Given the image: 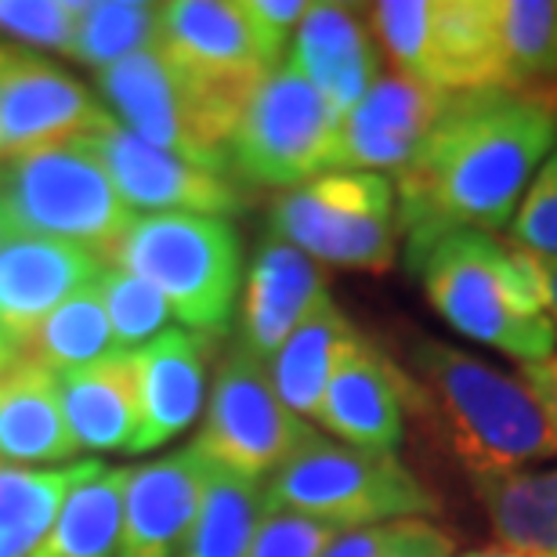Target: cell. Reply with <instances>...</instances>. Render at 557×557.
<instances>
[{
    "mask_svg": "<svg viewBox=\"0 0 557 557\" xmlns=\"http://www.w3.org/2000/svg\"><path fill=\"white\" fill-rule=\"evenodd\" d=\"M554 149L557 106L547 98L453 95L420 152L392 177L406 250L445 232L496 236Z\"/></svg>",
    "mask_w": 557,
    "mask_h": 557,
    "instance_id": "cell-1",
    "label": "cell"
},
{
    "mask_svg": "<svg viewBox=\"0 0 557 557\" xmlns=\"http://www.w3.org/2000/svg\"><path fill=\"white\" fill-rule=\"evenodd\" d=\"M431 308L467 341L485 344L518 366L550 359L557 348L536 253L488 232H445L406 250Z\"/></svg>",
    "mask_w": 557,
    "mask_h": 557,
    "instance_id": "cell-2",
    "label": "cell"
},
{
    "mask_svg": "<svg viewBox=\"0 0 557 557\" xmlns=\"http://www.w3.org/2000/svg\"><path fill=\"white\" fill-rule=\"evenodd\" d=\"M413 373L456 460L471 478L557 460V428L518 373H504L445 341H420ZM420 406V409H423Z\"/></svg>",
    "mask_w": 557,
    "mask_h": 557,
    "instance_id": "cell-3",
    "label": "cell"
},
{
    "mask_svg": "<svg viewBox=\"0 0 557 557\" xmlns=\"http://www.w3.org/2000/svg\"><path fill=\"white\" fill-rule=\"evenodd\" d=\"M0 214L11 236H44L116 261V250L138 214L120 199L106 166L87 145L65 141L51 149L0 160Z\"/></svg>",
    "mask_w": 557,
    "mask_h": 557,
    "instance_id": "cell-4",
    "label": "cell"
},
{
    "mask_svg": "<svg viewBox=\"0 0 557 557\" xmlns=\"http://www.w3.org/2000/svg\"><path fill=\"white\" fill-rule=\"evenodd\" d=\"M264 507L294 510L337 532L423 521L442 510L438 496L398 460V453L359 449L322 434L272 474Z\"/></svg>",
    "mask_w": 557,
    "mask_h": 557,
    "instance_id": "cell-5",
    "label": "cell"
},
{
    "mask_svg": "<svg viewBox=\"0 0 557 557\" xmlns=\"http://www.w3.org/2000/svg\"><path fill=\"white\" fill-rule=\"evenodd\" d=\"M120 269L152 283L199 337H221L239 300V236L225 218L145 214L116 250Z\"/></svg>",
    "mask_w": 557,
    "mask_h": 557,
    "instance_id": "cell-6",
    "label": "cell"
},
{
    "mask_svg": "<svg viewBox=\"0 0 557 557\" xmlns=\"http://www.w3.org/2000/svg\"><path fill=\"white\" fill-rule=\"evenodd\" d=\"M272 236L311 261L387 272L403 236L395 182L373 171H330L286 188L272 207Z\"/></svg>",
    "mask_w": 557,
    "mask_h": 557,
    "instance_id": "cell-7",
    "label": "cell"
},
{
    "mask_svg": "<svg viewBox=\"0 0 557 557\" xmlns=\"http://www.w3.org/2000/svg\"><path fill=\"white\" fill-rule=\"evenodd\" d=\"M341 120L322 95L283 62L258 84L232 135V171L253 185L297 188L337 171Z\"/></svg>",
    "mask_w": 557,
    "mask_h": 557,
    "instance_id": "cell-8",
    "label": "cell"
},
{
    "mask_svg": "<svg viewBox=\"0 0 557 557\" xmlns=\"http://www.w3.org/2000/svg\"><path fill=\"white\" fill-rule=\"evenodd\" d=\"M315 434L278 398L269 362L236 344L214 376L203 431L193 449L221 471L261 482L294 460Z\"/></svg>",
    "mask_w": 557,
    "mask_h": 557,
    "instance_id": "cell-9",
    "label": "cell"
},
{
    "mask_svg": "<svg viewBox=\"0 0 557 557\" xmlns=\"http://www.w3.org/2000/svg\"><path fill=\"white\" fill-rule=\"evenodd\" d=\"M98 87L120 116L116 124L131 135L214 174L232 171L228 145L236 124L218 113L182 73H174L156 48L102 70Z\"/></svg>",
    "mask_w": 557,
    "mask_h": 557,
    "instance_id": "cell-10",
    "label": "cell"
},
{
    "mask_svg": "<svg viewBox=\"0 0 557 557\" xmlns=\"http://www.w3.org/2000/svg\"><path fill=\"white\" fill-rule=\"evenodd\" d=\"M156 51L236 127L258 84L275 70L264 59L243 4H218V0L160 4Z\"/></svg>",
    "mask_w": 557,
    "mask_h": 557,
    "instance_id": "cell-11",
    "label": "cell"
},
{
    "mask_svg": "<svg viewBox=\"0 0 557 557\" xmlns=\"http://www.w3.org/2000/svg\"><path fill=\"white\" fill-rule=\"evenodd\" d=\"M81 141L98 156L120 199L135 214L152 210V214L228 218L243 207L239 188L228 182V174H214L166 149H156V145L131 135L127 127H120L116 116Z\"/></svg>",
    "mask_w": 557,
    "mask_h": 557,
    "instance_id": "cell-12",
    "label": "cell"
},
{
    "mask_svg": "<svg viewBox=\"0 0 557 557\" xmlns=\"http://www.w3.org/2000/svg\"><path fill=\"white\" fill-rule=\"evenodd\" d=\"M95 95L76 76L37 54L0 44V135L4 156H22L76 141L109 124Z\"/></svg>",
    "mask_w": 557,
    "mask_h": 557,
    "instance_id": "cell-13",
    "label": "cell"
},
{
    "mask_svg": "<svg viewBox=\"0 0 557 557\" xmlns=\"http://www.w3.org/2000/svg\"><path fill=\"white\" fill-rule=\"evenodd\" d=\"M420 387L406 370L362 337L351 359L333 376L319 423L344 445L395 453L406 431V409H420Z\"/></svg>",
    "mask_w": 557,
    "mask_h": 557,
    "instance_id": "cell-14",
    "label": "cell"
},
{
    "mask_svg": "<svg viewBox=\"0 0 557 557\" xmlns=\"http://www.w3.org/2000/svg\"><path fill=\"white\" fill-rule=\"evenodd\" d=\"M453 95L428 91L398 73H381L359 106L341 124L337 171H392L420 152Z\"/></svg>",
    "mask_w": 557,
    "mask_h": 557,
    "instance_id": "cell-15",
    "label": "cell"
},
{
    "mask_svg": "<svg viewBox=\"0 0 557 557\" xmlns=\"http://www.w3.org/2000/svg\"><path fill=\"white\" fill-rule=\"evenodd\" d=\"M106 272L98 253L44 236H8L0 247V326L11 341L26 337L81 289Z\"/></svg>",
    "mask_w": 557,
    "mask_h": 557,
    "instance_id": "cell-16",
    "label": "cell"
},
{
    "mask_svg": "<svg viewBox=\"0 0 557 557\" xmlns=\"http://www.w3.org/2000/svg\"><path fill=\"white\" fill-rule=\"evenodd\" d=\"M210 463L193 445L138 467L127 478L116 557H177L207 493Z\"/></svg>",
    "mask_w": 557,
    "mask_h": 557,
    "instance_id": "cell-17",
    "label": "cell"
},
{
    "mask_svg": "<svg viewBox=\"0 0 557 557\" xmlns=\"http://www.w3.org/2000/svg\"><path fill=\"white\" fill-rule=\"evenodd\" d=\"M286 62L341 120L381 81V51L370 26L348 4H311L289 40Z\"/></svg>",
    "mask_w": 557,
    "mask_h": 557,
    "instance_id": "cell-18",
    "label": "cell"
},
{
    "mask_svg": "<svg viewBox=\"0 0 557 557\" xmlns=\"http://www.w3.org/2000/svg\"><path fill=\"white\" fill-rule=\"evenodd\" d=\"M207 341L210 337L171 326L135 351L138 431L127 453L160 449L199 420L207 395Z\"/></svg>",
    "mask_w": 557,
    "mask_h": 557,
    "instance_id": "cell-19",
    "label": "cell"
},
{
    "mask_svg": "<svg viewBox=\"0 0 557 557\" xmlns=\"http://www.w3.org/2000/svg\"><path fill=\"white\" fill-rule=\"evenodd\" d=\"M322 297H326V275L319 261L275 236L261 243L243 286L239 348H247L253 359L272 362V355Z\"/></svg>",
    "mask_w": 557,
    "mask_h": 557,
    "instance_id": "cell-20",
    "label": "cell"
},
{
    "mask_svg": "<svg viewBox=\"0 0 557 557\" xmlns=\"http://www.w3.org/2000/svg\"><path fill=\"white\" fill-rule=\"evenodd\" d=\"M76 449L59 376L22 355L0 373V460L59 463Z\"/></svg>",
    "mask_w": 557,
    "mask_h": 557,
    "instance_id": "cell-21",
    "label": "cell"
},
{
    "mask_svg": "<svg viewBox=\"0 0 557 557\" xmlns=\"http://www.w3.org/2000/svg\"><path fill=\"white\" fill-rule=\"evenodd\" d=\"M359 344V330L326 294L269 362L272 384L286 409H294L300 420H319L333 376Z\"/></svg>",
    "mask_w": 557,
    "mask_h": 557,
    "instance_id": "cell-22",
    "label": "cell"
},
{
    "mask_svg": "<svg viewBox=\"0 0 557 557\" xmlns=\"http://www.w3.org/2000/svg\"><path fill=\"white\" fill-rule=\"evenodd\" d=\"M65 420L81 449H127L138 431L135 351H113L59 376Z\"/></svg>",
    "mask_w": 557,
    "mask_h": 557,
    "instance_id": "cell-23",
    "label": "cell"
},
{
    "mask_svg": "<svg viewBox=\"0 0 557 557\" xmlns=\"http://www.w3.org/2000/svg\"><path fill=\"white\" fill-rule=\"evenodd\" d=\"M127 478V467L84 460L81 478L73 482L59 518L33 557H116Z\"/></svg>",
    "mask_w": 557,
    "mask_h": 557,
    "instance_id": "cell-24",
    "label": "cell"
},
{
    "mask_svg": "<svg viewBox=\"0 0 557 557\" xmlns=\"http://www.w3.org/2000/svg\"><path fill=\"white\" fill-rule=\"evenodd\" d=\"M471 485L499 547L557 557V467L485 474Z\"/></svg>",
    "mask_w": 557,
    "mask_h": 557,
    "instance_id": "cell-25",
    "label": "cell"
},
{
    "mask_svg": "<svg viewBox=\"0 0 557 557\" xmlns=\"http://www.w3.org/2000/svg\"><path fill=\"white\" fill-rule=\"evenodd\" d=\"M499 91L547 98L557 84V4L493 0Z\"/></svg>",
    "mask_w": 557,
    "mask_h": 557,
    "instance_id": "cell-26",
    "label": "cell"
},
{
    "mask_svg": "<svg viewBox=\"0 0 557 557\" xmlns=\"http://www.w3.org/2000/svg\"><path fill=\"white\" fill-rule=\"evenodd\" d=\"M264 518V485L210 463L207 493L177 557H247Z\"/></svg>",
    "mask_w": 557,
    "mask_h": 557,
    "instance_id": "cell-27",
    "label": "cell"
},
{
    "mask_svg": "<svg viewBox=\"0 0 557 557\" xmlns=\"http://www.w3.org/2000/svg\"><path fill=\"white\" fill-rule=\"evenodd\" d=\"M84 463L29 471L0 467V557H33L81 478Z\"/></svg>",
    "mask_w": 557,
    "mask_h": 557,
    "instance_id": "cell-28",
    "label": "cell"
},
{
    "mask_svg": "<svg viewBox=\"0 0 557 557\" xmlns=\"http://www.w3.org/2000/svg\"><path fill=\"white\" fill-rule=\"evenodd\" d=\"M113 351L120 348L113 344V330H109L98 283L73 294L62 308H54L22 344V355L29 362L44 366V370H51L54 376L81 370V366L106 359Z\"/></svg>",
    "mask_w": 557,
    "mask_h": 557,
    "instance_id": "cell-29",
    "label": "cell"
},
{
    "mask_svg": "<svg viewBox=\"0 0 557 557\" xmlns=\"http://www.w3.org/2000/svg\"><path fill=\"white\" fill-rule=\"evenodd\" d=\"M156 40H160V4L98 0V4H76V33L65 54L102 73L131 54L152 51Z\"/></svg>",
    "mask_w": 557,
    "mask_h": 557,
    "instance_id": "cell-30",
    "label": "cell"
},
{
    "mask_svg": "<svg viewBox=\"0 0 557 557\" xmlns=\"http://www.w3.org/2000/svg\"><path fill=\"white\" fill-rule=\"evenodd\" d=\"M434 4L438 0H384L370 8V26L395 73L434 91Z\"/></svg>",
    "mask_w": 557,
    "mask_h": 557,
    "instance_id": "cell-31",
    "label": "cell"
},
{
    "mask_svg": "<svg viewBox=\"0 0 557 557\" xmlns=\"http://www.w3.org/2000/svg\"><path fill=\"white\" fill-rule=\"evenodd\" d=\"M98 294H102L109 330H113V344L120 351H138L171 330L174 311L160 289L120 264H106L102 278H98Z\"/></svg>",
    "mask_w": 557,
    "mask_h": 557,
    "instance_id": "cell-32",
    "label": "cell"
},
{
    "mask_svg": "<svg viewBox=\"0 0 557 557\" xmlns=\"http://www.w3.org/2000/svg\"><path fill=\"white\" fill-rule=\"evenodd\" d=\"M507 243L536 258H557V149L543 160L521 196L507 225Z\"/></svg>",
    "mask_w": 557,
    "mask_h": 557,
    "instance_id": "cell-33",
    "label": "cell"
},
{
    "mask_svg": "<svg viewBox=\"0 0 557 557\" xmlns=\"http://www.w3.org/2000/svg\"><path fill=\"white\" fill-rule=\"evenodd\" d=\"M0 33L18 44L70 51L76 33V4L59 0H0Z\"/></svg>",
    "mask_w": 557,
    "mask_h": 557,
    "instance_id": "cell-34",
    "label": "cell"
},
{
    "mask_svg": "<svg viewBox=\"0 0 557 557\" xmlns=\"http://www.w3.org/2000/svg\"><path fill=\"white\" fill-rule=\"evenodd\" d=\"M337 536V529L322 525L315 518L264 507V518L253 532L247 557H322Z\"/></svg>",
    "mask_w": 557,
    "mask_h": 557,
    "instance_id": "cell-35",
    "label": "cell"
},
{
    "mask_svg": "<svg viewBox=\"0 0 557 557\" xmlns=\"http://www.w3.org/2000/svg\"><path fill=\"white\" fill-rule=\"evenodd\" d=\"M239 4H243V15L250 22L253 37L261 44L264 59L272 65H283L289 40H294V33L300 22H305L311 4H305V0H239Z\"/></svg>",
    "mask_w": 557,
    "mask_h": 557,
    "instance_id": "cell-36",
    "label": "cell"
},
{
    "mask_svg": "<svg viewBox=\"0 0 557 557\" xmlns=\"http://www.w3.org/2000/svg\"><path fill=\"white\" fill-rule=\"evenodd\" d=\"M409 521H395V525H376V529H359V532H341L330 543V550L322 557H384L406 536Z\"/></svg>",
    "mask_w": 557,
    "mask_h": 557,
    "instance_id": "cell-37",
    "label": "cell"
},
{
    "mask_svg": "<svg viewBox=\"0 0 557 557\" xmlns=\"http://www.w3.org/2000/svg\"><path fill=\"white\" fill-rule=\"evenodd\" d=\"M384 557H456V540L431 521H409L406 536Z\"/></svg>",
    "mask_w": 557,
    "mask_h": 557,
    "instance_id": "cell-38",
    "label": "cell"
},
{
    "mask_svg": "<svg viewBox=\"0 0 557 557\" xmlns=\"http://www.w3.org/2000/svg\"><path fill=\"white\" fill-rule=\"evenodd\" d=\"M518 376L525 381V387L536 395V403L543 406V413L550 417V423L557 428V351L550 359L543 362H529V366H518Z\"/></svg>",
    "mask_w": 557,
    "mask_h": 557,
    "instance_id": "cell-39",
    "label": "cell"
},
{
    "mask_svg": "<svg viewBox=\"0 0 557 557\" xmlns=\"http://www.w3.org/2000/svg\"><path fill=\"white\" fill-rule=\"evenodd\" d=\"M536 261H540L543 294H547V315L554 319V330H557V258H536Z\"/></svg>",
    "mask_w": 557,
    "mask_h": 557,
    "instance_id": "cell-40",
    "label": "cell"
},
{
    "mask_svg": "<svg viewBox=\"0 0 557 557\" xmlns=\"http://www.w3.org/2000/svg\"><path fill=\"white\" fill-rule=\"evenodd\" d=\"M22 359V351H18V344L8 337L4 326H0V373L8 370V366H15Z\"/></svg>",
    "mask_w": 557,
    "mask_h": 557,
    "instance_id": "cell-41",
    "label": "cell"
},
{
    "mask_svg": "<svg viewBox=\"0 0 557 557\" xmlns=\"http://www.w3.org/2000/svg\"><path fill=\"white\" fill-rule=\"evenodd\" d=\"M467 557H536V554H518V550H504V547H488V550H474Z\"/></svg>",
    "mask_w": 557,
    "mask_h": 557,
    "instance_id": "cell-42",
    "label": "cell"
},
{
    "mask_svg": "<svg viewBox=\"0 0 557 557\" xmlns=\"http://www.w3.org/2000/svg\"><path fill=\"white\" fill-rule=\"evenodd\" d=\"M11 236V228H8V218L0 214V247H4V239Z\"/></svg>",
    "mask_w": 557,
    "mask_h": 557,
    "instance_id": "cell-43",
    "label": "cell"
},
{
    "mask_svg": "<svg viewBox=\"0 0 557 557\" xmlns=\"http://www.w3.org/2000/svg\"><path fill=\"white\" fill-rule=\"evenodd\" d=\"M0 160H4V135H0Z\"/></svg>",
    "mask_w": 557,
    "mask_h": 557,
    "instance_id": "cell-44",
    "label": "cell"
},
{
    "mask_svg": "<svg viewBox=\"0 0 557 557\" xmlns=\"http://www.w3.org/2000/svg\"><path fill=\"white\" fill-rule=\"evenodd\" d=\"M550 102L557 106V84H554V91H550Z\"/></svg>",
    "mask_w": 557,
    "mask_h": 557,
    "instance_id": "cell-45",
    "label": "cell"
},
{
    "mask_svg": "<svg viewBox=\"0 0 557 557\" xmlns=\"http://www.w3.org/2000/svg\"><path fill=\"white\" fill-rule=\"evenodd\" d=\"M463 557H467V554H463Z\"/></svg>",
    "mask_w": 557,
    "mask_h": 557,
    "instance_id": "cell-46",
    "label": "cell"
}]
</instances>
